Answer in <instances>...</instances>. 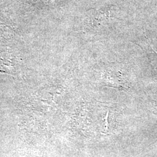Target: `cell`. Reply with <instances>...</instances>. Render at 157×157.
I'll return each instance as SVG.
<instances>
[{
	"label": "cell",
	"instance_id": "cell-1",
	"mask_svg": "<svg viewBox=\"0 0 157 157\" xmlns=\"http://www.w3.org/2000/svg\"><path fill=\"white\" fill-rule=\"evenodd\" d=\"M108 115H109V111H108L106 115L105 118H104V127L106 130L108 129Z\"/></svg>",
	"mask_w": 157,
	"mask_h": 157
}]
</instances>
